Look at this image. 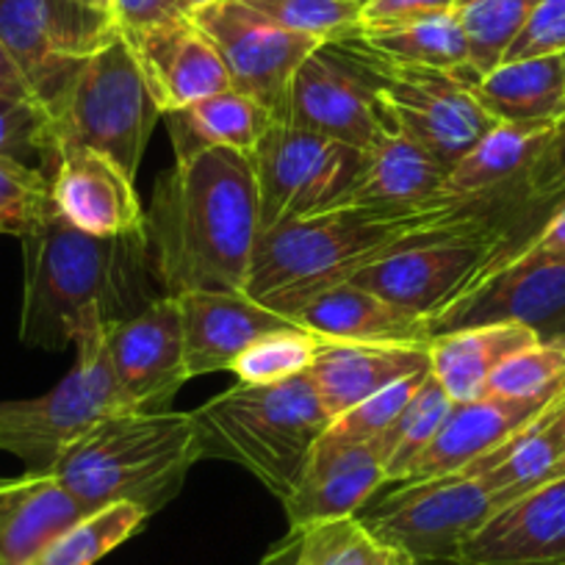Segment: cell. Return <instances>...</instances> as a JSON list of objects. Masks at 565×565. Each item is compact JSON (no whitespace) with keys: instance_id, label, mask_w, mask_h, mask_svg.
<instances>
[{"instance_id":"37","label":"cell","mask_w":565,"mask_h":565,"mask_svg":"<svg viewBox=\"0 0 565 565\" xmlns=\"http://www.w3.org/2000/svg\"><path fill=\"white\" fill-rule=\"evenodd\" d=\"M53 214L51 175L18 159H0V233L23 238Z\"/></svg>"},{"instance_id":"35","label":"cell","mask_w":565,"mask_h":565,"mask_svg":"<svg viewBox=\"0 0 565 565\" xmlns=\"http://www.w3.org/2000/svg\"><path fill=\"white\" fill-rule=\"evenodd\" d=\"M322 344L324 341L319 335L308 333L306 328H300L295 322L291 328L271 330V333L255 339L233 361V366L227 372L236 374L238 383L247 385L286 383V380L308 374V369L317 361Z\"/></svg>"},{"instance_id":"20","label":"cell","mask_w":565,"mask_h":565,"mask_svg":"<svg viewBox=\"0 0 565 565\" xmlns=\"http://www.w3.org/2000/svg\"><path fill=\"white\" fill-rule=\"evenodd\" d=\"M175 300L189 380L227 372L255 339L295 324V319L249 300L244 291H186Z\"/></svg>"},{"instance_id":"48","label":"cell","mask_w":565,"mask_h":565,"mask_svg":"<svg viewBox=\"0 0 565 565\" xmlns=\"http://www.w3.org/2000/svg\"><path fill=\"white\" fill-rule=\"evenodd\" d=\"M209 3H214V0H183V7H186L189 18H192L194 12H200L203 7H209Z\"/></svg>"},{"instance_id":"1","label":"cell","mask_w":565,"mask_h":565,"mask_svg":"<svg viewBox=\"0 0 565 565\" xmlns=\"http://www.w3.org/2000/svg\"><path fill=\"white\" fill-rule=\"evenodd\" d=\"M145 236L164 295L242 291L260 238L253 156L216 148L175 159L156 181Z\"/></svg>"},{"instance_id":"24","label":"cell","mask_w":565,"mask_h":565,"mask_svg":"<svg viewBox=\"0 0 565 565\" xmlns=\"http://www.w3.org/2000/svg\"><path fill=\"white\" fill-rule=\"evenodd\" d=\"M291 319L322 341L344 344H427L433 339L424 319L352 280L319 291Z\"/></svg>"},{"instance_id":"46","label":"cell","mask_w":565,"mask_h":565,"mask_svg":"<svg viewBox=\"0 0 565 565\" xmlns=\"http://www.w3.org/2000/svg\"><path fill=\"white\" fill-rule=\"evenodd\" d=\"M78 3H84V7H92V9H100V12L114 14V0H78Z\"/></svg>"},{"instance_id":"40","label":"cell","mask_w":565,"mask_h":565,"mask_svg":"<svg viewBox=\"0 0 565 565\" xmlns=\"http://www.w3.org/2000/svg\"><path fill=\"white\" fill-rule=\"evenodd\" d=\"M275 25L295 34L335 40L352 34L361 23V3L350 0H242Z\"/></svg>"},{"instance_id":"8","label":"cell","mask_w":565,"mask_h":565,"mask_svg":"<svg viewBox=\"0 0 565 565\" xmlns=\"http://www.w3.org/2000/svg\"><path fill=\"white\" fill-rule=\"evenodd\" d=\"M361 161L363 150L275 119L253 153L260 233L339 209Z\"/></svg>"},{"instance_id":"22","label":"cell","mask_w":565,"mask_h":565,"mask_svg":"<svg viewBox=\"0 0 565 565\" xmlns=\"http://www.w3.org/2000/svg\"><path fill=\"white\" fill-rule=\"evenodd\" d=\"M427 372H430V341L427 344L324 341L317 361L308 369V377L317 388L324 413L333 422L358 402Z\"/></svg>"},{"instance_id":"43","label":"cell","mask_w":565,"mask_h":565,"mask_svg":"<svg viewBox=\"0 0 565 565\" xmlns=\"http://www.w3.org/2000/svg\"><path fill=\"white\" fill-rule=\"evenodd\" d=\"M186 7L183 0H114V18L125 34L150 29L164 20L183 18Z\"/></svg>"},{"instance_id":"10","label":"cell","mask_w":565,"mask_h":565,"mask_svg":"<svg viewBox=\"0 0 565 565\" xmlns=\"http://www.w3.org/2000/svg\"><path fill=\"white\" fill-rule=\"evenodd\" d=\"M280 122L366 150L391 128L377 81L355 34L324 40L291 78Z\"/></svg>"},{"instance_id":"5","label":"cell","mask_w":565,"mask_h":565,"mask_svg":"<svg viewBox=\"0 0 565 565\" xmlns=\"http://www.w3.org/2000/svg\"><path fill=\"white\" fill-rule=\"evenodd\" d=\"M45 108L56 145L97 150L134 181L156 122L164 117L122 31L89 53Z\"/></svg>"},{"instance_id":"42","label":"cell","mask_w":565,"mask_h":565,"mask_svg":"<svg viewBox=\"0 0 565 565\" xmlns=\"http://www.w3.org/2000/svg\"><path fill=\"white\" fill-rule=\"evenodd\" d=\"M463 0H366L361 9L358 29H383V25L407 23L427 14L455 12Z\"/></svg>"},{"instance_id":"2","label":"cell","mask_w":565,"mask_h":565,"mask_svg":"<svg viewBox=\"0 0 565 565\" xmlns=\"http://www.w3.org/2000/svg\"><path fill=\"white\" fill-rule=\"evenodd\" d=\"M25 258L20 339L58 352L89 322L108 330L164 297L150 264L148 236H92L53 214L20 238Z\"/></svg>"},{"instance_id":"38","label":"cell","mask_w":565,"mask_h":565,"mask_svg":"<svg viewBox=\"0 0 565 565\" xmlns=\"http://www.w3.org/2000/svg\"><path fill=\"white\" fill-rule=\"evenodd\" d=\"M427 374L407 377L402 383L391 385V388L380 391V394L369 396V399L358 402L355 407H350V411H344L328 424V430L322 433L319 441L330 444V447H358V444L377 441L380 436L391 430V424L399 418V413L405 411L407 402L413 399V394H416Z\"/></svg>"},{"instance_id":"4","label":"cell","mask_w":565,"mask_h":565,"mask_svg":"<svg viewBox=\"0 0 565 565\" xmlns=\"http://www.w3.org/2000/svg\"><path fill=\"white\" fill-rule=\"evenodd\" d=\"M205 455L247 469L277 499L289 497L313 447L328 430V413L311 377L286 383H238L194 411Z\"/></svg>"},{"instance_id":"3","label":"cell","mask_w":565,"mask_h":565,"mask_svg":"<svg viewBox=\"0 0 565 565\" xmlns=\"http://www.w3.org/2000/svg\"><path fill=\"white\" fill-rule=\"evenodd\" d=\"M203 458L194 413L128 411L103 418L53 466L86 508L130 502L150 515L164 508Z\"/></svg>"},{"instance_id":"16","label":"cell","mask_w":565,"mask_h":565,"mask_svg":"<svg viewBox=\"0 0 565 565\" xmlns=\"http://www.w3.org/2000/svg\"><path fill=\"white\" fill-rule=\"evenodd\" d=\"M51 194L56 214L92 236L145 233V205L134 178L108 156L81 145H56L51 167Z\"/></svg>"},{"instance_id":"12","label":"cell","mask_w":565,"mask_h":565,"mask_svg":"<svg viewBox=\"0 0 565 565\" xmlns=\"http://www.w3.org/2000/svg\"><path fill=\"white\" fill-rule=\"evenodd\" d=\"M119 31L114 14L78 0H0V42L42 106L64 89L89 53Z\"/></svg>"},{"instance_id":"50","label":"cell","mask_w":565,"mask_h":565,"mask_svg":"<svg viewBox=\"0 0 565 565\" xmlns=\"http://www.w3.org/2000/svg\"><path fill=\"white\" fill-rule=\"evenodd\" d=\"M258 565H269V559H266V557H264V559H260V563H258Z\"/></svg>"},{"instance_id":"18","label":"cell","mask_w":565,"mask_h":565,"mask_svg":"<svg viewBox=\"0 0 565 565\" xmlns=\"http://www.w3.org/2000/svg\"><path fill=\"white\" fill-rule=\"evenodd\" d=\"M455 565H565V475L497 510Z\"/></svg>"},{"instance_id":"14","label":"cell","mask_w":565,"mask_h":565,"mask_svg":"<svg viewBox=\"0 0 565 565\" xmlns=\"http://www.w3.org/2000/svg\"><path fill=\"white\" fill-rule=\"evenodd\" d=\"M491 322L524 324L541 341L565 339V255L524 247L433 319L430 333Z\"/></svg>"},{"instance_id":"19","label":"cell","mask_w":565,"mask_h":565,"mask_svg":"<svg viewBox=\"0 0 565 565\" xmlns=\"http://www.w3.org/2000/svg\"><path fill=\"white\" fill-rule=\"evenodd\" d=\"M385 486V452L377 441L330 447L317 441L302 477L282 497L291 530L355 519L377 488Z\"/></svg>"},{"instance_id":"26","label":"cell","mask_w":565,"mask_h":565,"mask_svg":"<svg viewBox=\"0 0 565 565\" xmlns=\"http://www.w3.org/2000/svg\"><path fill=\"white\" fill-rule=\"evenodd\" d=\"M497 497L499 510L565 475V391L497 452L466 466Z\"/></svg>"},{"instance_id":"41","label":"cell","mask_w":565,"mask_h":565,"mask_svg":"<svg viewBox=\"0 0 565 565\" xmlns=\"http://www.w3.org/2000/svg\"><path fill=\"white\" fill-rule=\"evenodd\" d=\"M565 53V0H541L502 62Z\"/></svg>"},{"instance_id":"31","label":"cell","mask_w":565,"mask_h":565,"mask_svg":"<svg viewBox=\"0 0 565 565\" xmlns=\"http://www.w3.org/2000/svg\"><path fill=\"white\" fill-rule=\"evenodd\" d=\"M269 565H388L391 552L358 519L291 530L266 554Z\"/></svg>"},{"instance_id":"36","label":"cell","mask_w":565,"mask_h":565,"mask_svg":"<svg viewBox=\"0 0 565 565\" xmlns=\"http://www.w3.org/2000/svg\"><path fill=\"white\" fill-rule=\"evenodd\" d=\"M565 391V339L537 341L515 352L488 380L486 394L513 399H552Z\"/></svg>"},{"instance_id":"15","label":"cell","mask_w":565,"mask_h":565,"mask_svg":"<svg viewBox=\"0 0 565 565\" xmlns=\"http://www.w3.org/2000/svg\"><path fill=\"white\" fill-rule=\"evenodd\" d=\"M106 355L125 411H164L189 380L183 322L164 295L106 333Z\"/></svg>"},{"instance_id":"39","label":"cell","mask_w":565,"mask_h":565,"mask_svg":"<svg viewBox=\"0 0 565 565\" xmlns=\"http://www.w3.org/2000/svg\"><path fill=\"white\" fill-rule=\"evenodd\" d=\"M53 156L56 141L47 108L36 100L0 95V159H18L51 172Z\"/></svg>"},{"instance_id":"30","label":"cell","mask_w":565,"mask_h":565,"mask_svg":"<svg viewBox=\"0 0 565 565\" xmlns=\"http://www.w3.org/2000/svg\"><path fill=\"white\" fill-rule=\"evenodd\" d=\"M355 36L372 51L396 62L447 70V73L469 70V40H466L458 9L407 20V23L383 25V29H355Z\"/></svg>"},{"instance_id":"44","label":"cell","mask_w":565,"mask_h":565,"mask_svg":"<svg viewBox=\"0 0 565 565\" xmlns=\"http://www.w3.org/2000/svg\"><path fill=\"white\" fill-rule=\"evenodd\" d=\"M0 95L18 97V100H36L34 92H31V86H29V81H25L23 70L18 67V62H14L12 53L7 51V45H3V42H0Z\"/></svg>"},{"instance_id":"23","label":"cell","mask_w":565,"mask_h":565,"mask_svg":"<svg viewBox=\"0 0 565 565\" xmlns=\"http://www.w3.org/2000/svg\"><path fill=\"white\" fill-rule=\"evenodd\" d=\"M444 167L413 136L391 125L372 148L363 150L361 172L339 209H407L436 200L447 186Z\"/></svg>"},{"instance_id":"33","label":"cell","mask_w":565,"mask_h":565,"mask_svg":"<svg viewBox=\"0 0 565 565\" xmlns=\"http://www.w3.org/2000/svg\"><path fill=\"white\" fill-rule=\"evenodd\" d=\"M148 519V510L130 502L92 510L64 535H58L31 565H95L119 543L136 535Z\"/></svg>"},{"instance_id":"9","label":"cell","mask_w":565,"mask_h":565,"mask_svg":"<svg viewBox=\"0 0 565 565\" xmlns=\"http://www.w3.org/2000/svg\"><path fill=\"white\" fill-rule=\"evenodd\" d=\"M524 247L504 233H458L388 255L350 280L430 324Z\"/></svg>"},{"instance_id":"21","label":"cell","mask_w":565,"mask_h":565,"mask_svg":"<svg viewBox=\"0 0 565 565\" xmlns=\"http://www.w3.org/2000/svg\"><path fill=\"white\" fill-rule=\"evenodd\" d=\"M557 396H552V399H513V396L482 394L480 399L460 402L452 407L427 452L416 460L405 482L433 480V477L463 471L475 460L497 452L521 427L541 416Z\"/></svg>"},{"instance_id":"28","label":"cell","mask_w":565,"mask_h":565,"mask_svg":"<svg viewBox=\"0 0 565 565\" xmlns=\"http://www.w3.org/2000/svg\"><path fill=\"white\" fill-rule=\"evenodd\" d=\"M475 100L497 122H559L565 119V56L502 62L486 75L463 78Z\"/></svg>"},{"instance_id":"13","label":"cell","mask_w":565,"mask_h":565,"mask_svg":"<svg viewBox=\"0 0 565 565\" xmlns=\"http://www.w3.org/2000/svg\"><path fill=\"white\" fill-rule=\"evenodd\" d=\"M192 20L214 42L233 89L255 97L275 119L280 117L297 67L322 45L317 36L280 29L242 0H214L194 12Z\"/></svg>"},{"instance_id":"11","label":"cell","mask_w":565,"mask_h":565,"mask_svg":"<svg viewBox=\"0 0 565 565\" xmlns=\"http://www.w3.org/2000/svg\"><path fill=\"white\" fill-rule=\"evenodd\" d=\"M363 51L391 122L449 170L497 125L458 73L396 62L369 45Z\"/></svg>"},{"instance_id":"17","label":"cell","mask_w":565,"mask_h":565,"mask_svg":"<svg viewBox=\"0 0 565 565\" xmlns=\"http://www.w3.org/2000/svg\"><path fill=\"white\" fill-rule=\"evenodd\" d=\"M125 36L139 56L161 114L231 89V78L214 42L189 14Z\"/></svg>"},{"instance_id":"27","label":"cell","mask_w":565,"mask_h":565,"mask_svg":"<svg viewBox=\"0 0 565 565\" xmlns=\"http://www.w3.org/2000/svg\"><path fill=\"white\" fill-rule=\"evenodd\" d=\"M535 330L515 322L471 324L430 339V374L452 396L455 405L480 399L491 374L508 358L537 344Z\"/></svg>"},{"instance_id":"29","label":"cell","mask_w":565,"mask_h":565,"mask_svg":"<svg viewBox=\"0 0 565 565\" xmlns=\"http://www.w3.org/2000/svg\"><path fill=\"white\" fill-rule=\"evenodd\" d=\"M164 119L175 159H189L216 148L253 156L269 125L275 122V114L260 106L255 97L231 86L175 111H167Z\"/></svg>"},{"instance_id":"6","label":"cell","mask_w":565,"mask_h":565,"mask_svg":"<svg viewBox=\"0 0 565 565\" xmlns=\"http://www.w3.org/2000/svg\"><path fill=\"white\" fill-rule=\"evenodd\" d=\"M103 322H89L75 339L67 377L34 399H0V449L25 463V471H53L78 438L114 413H128L114 385Z\"/></svg>"},{"instance_id":"34","label":"cell","mask_w":565,"mask_h":565,"mask_svg":"<svg viewBox=\"0 0 565 565\" xmlns=\"http://www.w3.org/2000/svg\"><path fill=\"white\" fill-rule=\"evenodd\" d=\"M541 0H463L458 9L469 40V70L460 78L486 75L502 64L504 53L524 31Z\"/></svg>"},{"instance_id":"25","label":"cell","mask_w":565,"mask_h":565,"mask_svg":"<svg viewBox=\"0 0 565 565\" xmlns=\"http://www.w3.org/2000/svg\"><path fill=\"white\" fill-rule=\"evenodd\" d=\"M84 515L53 471L0 480V565H31Z\"/></svg>"},{"instance_id":"47","label":"cell","mask_w":565,"mask_h":565,"mask_svg":"<svg viewBox=\"0 0 565 565\" xmlns=\"http://www.w3.org/2000/svg\"><path fill=\"white\" fill-rule=\"evenodd\" d=\"M388 565H424V563H418V559L407 557V554H402V552H391Z\"/></svg>"},{"instance_id":"32","label":"cell","mask_w":565,"mask_h":565,"mask_svg":"<svg viewBox=\"0 0 565 565\" xmlns=\"http://www.w3.org/2000/svg\"><path fill=\"white\" fill-rule=\"evenodd\" d=\"M452 407V396L441 388V383L433 374H427L405 411L399 413V418L391 424V430L377 438L385 452V482L399 486L407 480L411 469L427 452Z\"/></svg>"},{"instance_id":"45","label":"cell","mask_w":565,"mask_h":565,"mask_svg":"<svg viewBox=\"0 0 565 565\" xmlns=\"http://www.w3.org/2000/svg\"><path fill=\"white\" fill-rule=\"evenodd\" d=\"M526 247L537 249V253H552V255H565V203L548 216L546 225L541 227L535 238H532Z\"/></svg>"},{"instance_id":"49","label":"cell","mask_w":565,"mask_h":565,"mask_svg":"<svg viewBox=\"0 0 565 565\" xmlns=\"http://www.w3.org/2000/svg\"><path fill=\"white\" fill-rule=\"evenodd\" d=\"M350 3H361V7H363V3H366V0H350Z\"/></svg>"},{"instance_id":"51","label":"cell","mask_w":565,"mask_h":565,"mask_svg":"<svg viewBox=\"0 0 565 565\" xmlns=\"http://www.w3.org/2000/svg\"><path fill=\"white\" fill-rule=\"evenodd\" d=\"M563 56H565V53H563Z\"/></svg>"},{"instance_id":"7","label":"cell","mask_w":565,"mask_h":565,"mask_svg":"<svg viewBox=\"0 0 565 565\" xmlns=\"http://www.w3.org/2000/svg\"><path fill=\"white\" fill-rule=\"evenodd\" d=\"M499 510L491 488L466 471L399 482L391 497L355 515L374 541L424 565H455L460 548Z\"/></svg>"}]
</instances>
